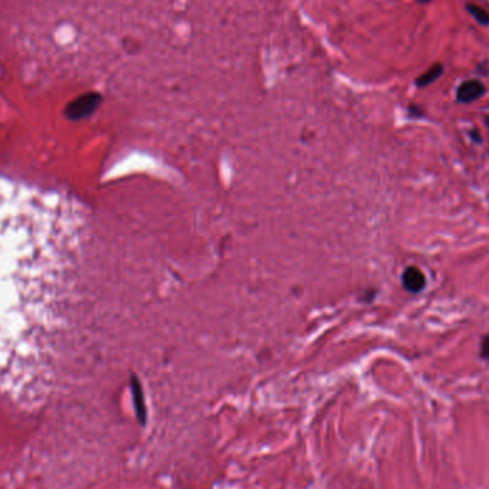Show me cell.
Instances as JSON below:
<instances>
[{
    "label": "cell",
    "mask_w": 489,
    "mask_h": 489,
    "mask_svg": "<svg viewBox=\"0 0 489 489\" xmlns=\"http://www.w3.org/2000/svg\"><path fill=\"white\" fill-rule=\"evenodd\" d=\"M132 391H133L136 414H138V418H139L141 424H145V421H146V406H145L143 392H142V388H141V385L138 382V379H134V378H133V382H132Z\"/></svg>",
    "instance_id": "cell-5"
},
{
    "label": "cell",
    "mask_w": 489,
    "mask_h": 489,
    "mask_svg": "<svg viewBox=\"0 0 489 489\" xmlns=\"http://www.w3.org/2000/svg\"><path fill=\"white\" fill-rule=\"evenodd\" d=\"M402 285L411 293H419L426 286V279L417 266H408L402 274Z\"/></svg>",
    "instance_id": "cell-3"
},
{
    "label": "cell",
    "mask_w": 489,
    "mask_h": 489,
    "mask_svg": "<svg viewBox=\"0 0 489 489\" xmlns=\"http://www.w3.org/2000/svg\"><path fill=\"white\" fill-rule=\"evenodd\" d=\"M99 102H100V96L98 93H89V95H85V96L79 98L77 100H75L69 106L68 112L72 118H84V116L91 115L95 111Z\"/></svg>",
    "instance_id": "cell-2"
},
{
    "label": "cell",
    "mask_w": 489,
    "mask_h": 489,
    "mask_svg": "<svg viewBox=\"0 0 489 489\" xmlns=\"http://www.w3.org/2000/svg\"><path fill=\"white\" fill-rule=\"evenodd\" d=\"M485 93V86L481 80H468L464 82L456 92V99L460 103H472L476 99L482 98Z\"/></svg>",
    "instance_id": "cell-4"
},
{
    "label": "cell",
    "mask_w": 489,
    "mask_h": 489,
    "mask_svg": "<svg viewBox=\"0 0 489 489\" xmlns=\"http://www.w3.org/2000/svg\"><path fill=\"white\" fill-rule=\"evenodd\" d=\"M481 358L489 361V334L485 335L481 342Z\"/></svg>",
    "instance_id": "cell-8"
},
{
    "label": "cell",
    "mask_w": 489,
    "mask_h": 489,
    "mask_svg": "<svg viewBox=\"0 0 489 489\" xmlns=\"http://www.w3.org/2000/svg\"><path fill=\"white\" fill-rule=\"evenodd\" d=\"M418 2H422V3H428V2H430V0H418Z\"/></svg>",
    "instance_id": "cell-9"
},
{
    "label": "cell",
    "mask_w": 489,
    "mask_h": 489,
    "mask_svg": "<svg viewBox=\"0 0 489 489\" xmlns=\"http://www.w3.org/2000/svg\"><path fill=\"white\" fill-rule=\"evenodd\" d=\"M485 122H486V125H488V127H489V118H486V121H485Z\"/></svg>",
    "instance_id": "cell-10"
},
{
    "label": "cell",
    "mask_w": 489,
    "mask_h": 489,
    "mask_svg": "<svg viewBox=\"0 0 489 489\" xmlns=\"http://www.w3.org/2000/svg\"><path fill=\"white\" fill-rule=\"evenodd\" d=\"M467 10L472 15V17L481 23V24H489V15L479 6H475V5H468L467 6Z\"/></svg>",
    "instance_id": "cell-7"
},
{
    "label": "cell",
    "mask_w": 489,
    "mask_h": 489,
    "mask_svg": "<svg viewBox=\"0 0 489 489\" xmlns=\"http://www.w3.org/2000/svg\"><path fill=\"white\" fill-rule=\"evenodd\" d=\"M444 73V68L442 65H433L430 66L425 73H422L418 79H417V86L418 88H425L430 84H433L435 80L440 79V76Z\"/></svg>",
    "instance_id": "cell-6"
},
{
    "label": "cell",
    "mask_w": 489,
    "mask_h": 489,
    "mask_svg": "<svg viewBox=\"0 0 489 489\" xmlns=\"http://www.w3.org/2000/svg\"><path fill=\"white\" fill-rule=\"evenodd\" d=\"M65 259L62 199L0 179V353L33 355L54 341Z\"/></svg>",
    "instance_id": "cell-1"
}]
</instances>
